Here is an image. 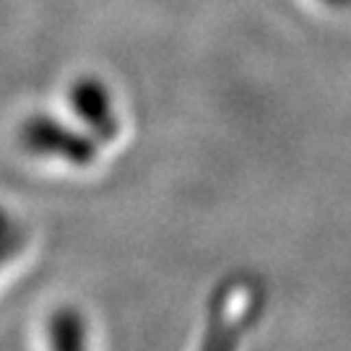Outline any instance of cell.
<instances>
[{
  "label": "cell",
  "instance_id": "1",
  "mask_svg": "<svg viewBox=\"0 0 351 351\" xmlns=\"http://www.w3.org/2000/svg\"><path fill=\"white\" fill-rule=\"evenodd\" d=\"M261 291L250 281H229L216 291L201 351H237L245 330L261 313Z\"/></svg>",
  "mask_w": 351,
  "mask_h": 351
},
{
  "label": "cell",
  "instance_id": "2",
  "mask_svg": "<svg viewBox=\"0 0 351 351\" xmlns=\"http://www.w3.org/2000/svg\"><path fill=\"white\" fill-rule=\"evenodd\" d=\"M21 149L37 156H58L75 167H88L97 159V138L84 136L73 128L47 114H32L19 128Z\"/></svg>",
  "mask_w": 351,
  "mask_h": 351
},
{
  "label": "cell",
  "instance_id": "3",
  "mask_svg": "<svg viewBox=\"0 0 351 351\" xmlns=\"http://www.w3.org/2000/svg\"><path fill=\"white\" fill-rule=\"evenodd\" d=\"M71 107L84 120L97 141H114L120 133V120L114 112L110 88L94 75H84L71 86Z\"/></svg>",
  "mask_w": 351,
  "mask_h": 351
},
{
  "label": "cell",
  "instance_id": "4",
  "mask_svg": "<svg viewBox=\"0 0 351 351\" xmlns=\"http://www.w3.org/2000/svg\"><path fill=\"white\" fill-rule=\"evenodd\" d=\"M52 351H86V328L84 317L73 307H63L50 320Z\"/></svg>",
  "mask_w": 351,
  "mask_h": 351
},
{
  "label": "cell",
  "instance_id": "5",
  "mask_svg": "<svg viewBox=\"0 0 351 351\" xmlns=\"http://www.w3.org/2000/svg\"><path fill=\"white\" fill-rule=\"evenodd\" d=\"M26 245V232L21 226L11 224L5 232H0V265H5L13 255H19Z\"/></svg>",
  "mask_w": 351,
  "mask_h": 351
},
{
  "label": "cell",
  "instance_id": "6",
  "mask_svg": "<svg viewBox=\"0 0 351 351\" xmlns=\"http://www.w3.org/2000/svg\"><path fill=\"white\" fill-rule=\"evenodd\" d=\"M330 8H351V0H323Z\"/></svg>",
  "mask_w": 351,
  "mask_h": 351
},
{
  "label": "cell",
  "instance_id": "7",
  "mask_svg": "<svg viewBox=\"0 0 351 351\" xmlns=\"http://www.w3.org/2000/svg\"><path fill=\"white\" fill-rule=\"evenodd\" d=\"M13 221H11V216H8V213L3 211V208H0V232H5V229H8V226H11Z\"/></svg>",
  "mask_w": 351,
  "mask_h": 351
}]
</instances>
